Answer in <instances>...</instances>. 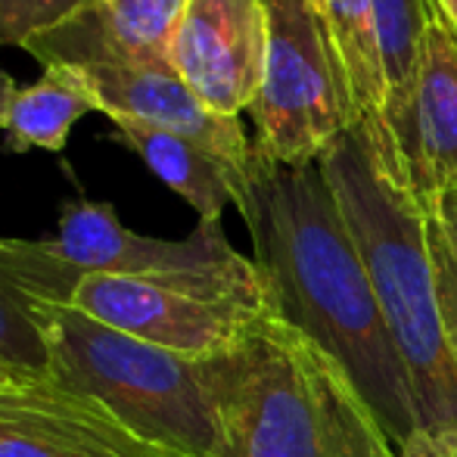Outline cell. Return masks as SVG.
<instances>
[{
  "instance_id": "6da1fadb",
  "label": "cell",
  "mask_w": 457,
  "mask_h": 457,
  "mask_svg": "<svg viewBox=\"0 0 457 457\" xmlns=\"http://www.w3.org/2000/svg\"><path fill=\"white\" fill-rule=\"evenodd\" d=\"M234 205L249 228L268 305L349 373L398 457H423L408 370L320 165H280L253 144Z\"/></svg>"
},
{
  "instance_id": "7a4b0ae2",
  "label": "cell",
  "mask_w": 457,
  "mask_h": 457,
  "mask_svg": "<svg viewBox=\"0 0 457 457\" xmlns=\"http://www.w3.org/2000/svg\"><path fill=\"white\" fill-rule=\"evenodd\" d=\"M364 255L392 345L408 370L423 457H457V358L442 314L427 205L364 125L318 159Z\"/></svg>"
},
{
  "instance_id": "3957f363",
  "label": "cell",
  "mask_w": 457,
  "mask_h": 457,
  "mask_svg": "<svg viewBox=\"0 0 457 457\" xmlns=\"http://www.w3.org/2000/svg\"><path fill=\"white\" fill-rule=\"evenodd\" d=\"M203 370L224 457H398L349 373L271 305Z\"/></svg>"
},
{
  "instance_id": "277c9868",
  "label": "cell",
  "mask_w": 457,
  "mask_h": 457,
  "mask_svg": "<svg viewBox=\"0 0 457 457\" xmlns=\"http://www.w3.org/2000/svg\"><path fill=\"white\" fill-rule=\"evenodd\" d=\"M56 383L106 404L121 423L159 445L196 457H224V433L203 361L156 349L81 314L41 302Z\"/></svg>"
},
{
  "instance_id": "5b68a950",
  "label": "cell",
  "mask_w": 457,
  "mask_h": 457,
  "mask_svg": "<svg viewBox=\"0 0 457 457\" xmlns=\"http://www.w3.org/2000/svg\"><path fill=\"white\" fill-rule=\"evenodd\" d=\"M268 50L255 94V150L280 165H312L361 125L343 56L308 0H265Z\"/></svg>"
},
{
  "instance_id": "8992f818",
  "label": "cell",
  "mask_w": 457,
  "mask_h": 457,
  "mask_svg": "<svg viewBox=\"0 0 457 457\" xmlns=\"http://www.w3.org/2000/svg\"><path fill=\"white\" fill-rule=\"evenodd\" d=\"M41 243L81 274L159 283L243 308L268 305L259 268L230 246L221 224L199 221L184 240H159L125 228L109 203L72 199L62 205L56 237Z\"/></svg>"
},
{
  "instance_id": "52a82bcc",
  "label": "cell",
  "mask_w": 457,
  "mask_h": 457,
  "mask_svg": "<svg viewBox=\"0 0 457 457\" xmlns=\"http://www.w3.org/2000/svg\"><path fill=\"white\" fill-rule=\"evenodd\" d=\"M69 305L112 330L150 343L156 349L205 361L228 352L265 308L212 302L159 283L85 274Z\"/></svg>"
},
{
  "instance_id": "ba28073f",
  "label": "cell",
  "mask_w": 457,
  "mask_h": 457,
  "mask_svg": "<svg viewBox=\"0 0 457 457\" xmlns=\"http://www.w3.org/2000/svg\"><path fill=\"white\" fill-rule=\"evenodd\" d=\"M0 457H196L134 433L106 404L50 373L0 389Z\"/></svg>"
},
{
  "instance_id": "9c48e42d",
  "label": "cell",
  "mask_w": 457,
  "mask_h": 457,
  "mask_svg": "<svg viewBox=\"0 0 457 457\" xmlns=\"http://www.w3.org/2000/svg\"><path fill=\"white\" fill-rule=\"evenodd\" d=\"M265 0H187L169 62L209 109L240 119L265 72Z\"/></svg>"
},
{
  "instance_id": "30bf717a",
  "label": "cell",
  "mask_w": 457,
  "mask_h": 457,
  "mask_svg": "<svg viewBox=\"0 0 457 457\" xmlns=\"http://www.w3.org/2000/svg\"><path fill=\"white\" fill-rule=\"evenodd\" d=\"M69 72L79 75V81L91 94L94 109L109 121L128 119L178 134L215 153L237 171L249 169L253 140L243 134L240 119H228L205 106L171 66L119 62V66H81Z\"/></svg>"
},
{
  "instance_id": "8fae6325",
  "label": "cell",
  "mask_w": 457,
  "mask_h": 457,
  "mask_svg": "<svg viewBox=\"0 0 457 457\" xmlns=\"http://www.w3.org/2000/svg\"><path fill=\"white\" fill-rule=\"evenodd\" d=\"M187 0H85L60 25L25 44L44 69L171 66L169 50Z\"/></svg>"
},
{
  "instance_id": "7c38bea8",
  "label": "cell",
  "mask_w": 457,
  "mask_h": 457,
  "mask_svg": "<svg viewBox=\"0 0 457 457\" xmlns=\"http://www.w3.org/2000/svg\"><path fill=\"white\" fill-rule=\"evenodd\" d=\"M404 181L423 205L457 190V41L436 19L420 47Z\"/></svg>"
},
{
  "instance_id": "4fadbf2b",
  "label": "cell",
  "mask_w": 457,
  "mask_h": 457,
  "mask_svg": "<svg viewBox=\"0 0 457 457\" xmlns=\"http://www.w3.org/2000/svg\"><path fill=\"white\" fill-rule=\"evenodd\" d=\"M115 137L153 171L165 187L178 193L187 205L205 224H221L228 205L237 203L246 171H237L215 153L203 150L193 140L178 134L159 131V128L140 125V121L119 119Z\"/></svg>"
},
{
  "instance_id": "5bb4252c",
  "label": "cell",
  "mask_w": 457,
  "mask_h": 457,
  "mask_svg": "<svg viewBox=\"0 0 457 457\" xmlns=\"http://www.w3.org/2000/svg\"><path fill=\"white\" fill-rule=\"evenodd\" d=\"M373 35L383 62V156L402 171L411 144L417 69L429 12L423 0H370Z\"/></svg>"
},
{
  "instance_id": "9a60e30c",
  "label": "cell",
  "mask_w": 457,
  "mask_h": 457,
  "mask_svg": "<svg viewBox=\"0 0 457 457\" xmlns=\"http://www.w3.org/2000/svg\"><path fill=\"white\" fill-rule=\"evenodd\" d=\"M91 109L94 100L79 75L62 66H47L37 81L16 87L0 131L6 134V146L12 153H60L79 119Z\"/></svg>"
},
{
  "instance_id": "2e32d148",
  "label": "cell",
  "mask_w": 457,
  "mask_h": 457,
  "mask_svg": "<svg viewBox=\"0 0 457 457\" xmlns=\"http://www.w3.org/2000/svg\"><path fill=\"white\" fill-rule=\"evenodd\" d=\"M312 10L327 25L339 56H343L345 75H349L352 94H355L361 125L373 134L377 146L383 150V62H379L377 35H373L370 0H308Z\"/></svg>"
},
{
  "instance_id": "e0dca14e",
  "label": "cell",
  "mask_w": 457,
  "mask_h": 457,
  "mask_svg": "<svg viewBox=\"0 0 457 457\" xmlns=\"http://www.w3.org/2000/svg\"><path fill=\"white\" fill-rule=\"evenodd\" d=\"M41 299L29 295L0 268V361L19 377H41L50 367L41 330Z\"/></svg>"
},
{
  "instance_id": "ac0fdd59",
  "label": "cell",
  "mask_w": 457,
  "mask_h": 457,
  "mask_svg": "<svg viewBox=\"0 0 457 457\" xmlns=\"http://www.w3.org/2000/svg\"><path fill=\"white\" fill-rule=\"evenodd\" d=\"M85 0H0V47H25L35 35L60 25Z\"/></svg>"
},
{
  "instance_id": "d6986e66",
  "label": "cell",
  "mask_w": 457,
  "mask_h": 457,
  "mask_svg": "<svg viewBox=\"0 0 457 457\" xmlns=\"http://www.w3.org/2000/svg\"><path fill=\"white\" fill-rule=\"evenodd\" d=\"M427 234H429V253H433V268H436V289H439L442 314H445L448 339L457 358V249L448 240L445 228L439 224V218L427 209Z\"/></svg>"
},
{
  "instance_id": "ffe728a7",
  "label": "cell",
  "mask_w": 457,
  "mask_h": 457,
  "mask_svg": "<svg viewBox=\"0 0 457 457\" xmlns=\"http://www.w3.org/2000/svg\"><path fill=\"white\" fill-rule=\"evenodd\" d=\"M427 209L433 212L436 218H439V224L445 228L448 240H452L454 249H457V190L445 193V196H439V199H433Z\"/></svg>"
},
{
  "instance_id": "44dd1931",
  "label": "cell",
  "mask_w": 457,
  "mask_h": 457,
  "mask_svg": "<svg viewBox=\"0 0 457 457\" xmlns=\"http://www.w3.org/2000/svg\"><path fill=\"white\" fill-rule=\"evenodd\" d=\"M423 4H427L429 19L445 25L448 35L457 41V0H423Z\"/></svg>"
},
{
  "instance_id": "7402d4cb",
  "label": "cell",
  "mask_w": 457,
  "mask_h": 457,
  "mask_svg": "<svg viewBox=\"0 0 457 457\" xmlns=\"http://www.w3.org/2000/svg\"><path fill=\"white\" fill-rule=\"evenodd\" d=\"M16 81L10 79V75L0 69V121H4V115H6V106H10V100H12V94H16Z\"/></svg>"
},
{
  "instance_id": "603a6c76",
  "label": "cell",
  "mask_w": 457,
  "mask_h": 457,
  "mask_svg": "<svg viewBox=\"0 0 457 457\" xmlns=\"http://www.w3.org/2000/svg\"><path fill=\"white\" fill-rule=\"evenodd\" d=\"M16 379H19V373H16V370H10V367L0 361V389H6V386L16 383Z\"/></svg>"
}]
</instances>
